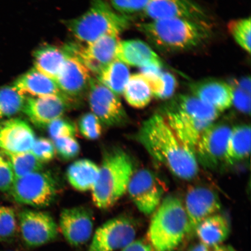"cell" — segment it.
Masks as SVG:
<instances>
[{"label":"cell","mask_w":251,"mask_h":251,"mask_svg":"<svg viewBox=\"0 0 251 251\" xmlns=\"http://www.w3.org/2000/svg\"><path fill=\"white\" fill-rule=\"evenodd\" d=\"M137 139L153 159L176 176L190 180L199 174L194 151L178 139L162 115L154 114L144 121Z\"/></svg>","instance_id":"1"},{"label":"cell","mask_w":251,"mask_h":251,"mask_svg":"<svg viewBox=\"0 0 251 251\" xmlns=\"http://www.w3.org/2000/svg\"><path fill=\"white\" fill-rule=\"evenodd\" d=\"M137 27L153 45L168 51L195 48L209 37L205 24L186 19L151 20Z\"/></svg>","instance_id":"2"},{"label":"cell","mask_w":251,"mask_h":251,"mask_svg":"<svg viewBox=\"0 0 251 251\" xmlns=\"http://www.w3.org/2000/svg\"><path fill=\"white\" fill-rule=\"evenodd\" d=\"M133 173L132 161L123 150L114 149L106 152L92 190L94 205L100 209L111 208L127 192Z\"/></svg>","instance_id":"3"},{"label":"cell","mask_w":251,"mask_h":251,"mask_svg":"<svg viewBox=\"0 0 251 251\" xmlns=\"http://www.w3.org/2000/svg\"><path fill=\"white\" fill-rule=\"evenodd\" d=\"M148 231L150 244L155 251H174L180 246L188 231V218L183 203L168 196L153 212Z\"/></svg>","instance_id":"4"},{"label":"cell","mask_w":251,"mask_h":251,"mask_svg":"<svg viewBox=\"0 0 251 251\" xmlns=\"http://www.w3.org/2000/svg\"><path fill=\"white\" fill-rule=\"evenodd\" d=\"M128 25L126 17L116 13L104 0H91L89 10L66 22L71 33L86 45L104 36L118 37Z\"/></svg>","instance_id":"5"},{"label":"cell","mask_w":251,"mask_h":251,"mask_svg":"<svg viewBox=\"0 0 251 251\" xmlns=\"http://www.w3.org/2000/svg\"><path fill=\"white\" fill-rule=\"evenodd\" d=\"M8 191L18 203L45 208L55 200L57 186L52 176L42 170L15 178Z\"/></svg>","instance_id":"6"},{"label":"cell","mask_w":251,"mask_h":251,"mask_svg":"<svg viewBox=\"0 0 251 251\" xmlns=\"http://www.w3.org/2000/svg\"><path fill=\"white\" fill-rule=\"evenodd\" d=\"M127 192L137 209L143 214L149 215L161 203L165 187L154 173L142 169L134 172Z\"/></svg>","instance_id":"7"},{"label":"cell","mask_w":251,"mask_h":251,"mask_svg":"<svg viewBox=\"0 0 251 251\" xmlns=\"http://www.w3.org/2000/svg\"><path fill=\"white\" fill-rule=\"evenodd\" d=\"M231 128L222 124H212L203 131L194 153L199 164L215 169L225 163L228 141Z\"/></svg>","instance_id":"8"},{"label":"cell","mask_w":251,"mask_h":251,"mask_svg":"<svg viewBox=\"0 0 251 251\" xmlns=\"http://www.w3.org/2000/svg\"><path fill=\"white\" fill-rule=\"evenodd\" d=\"M136 235V228L130 219L119 216L97 229L88 251L121 250L132 243Z\"/></svg>","instance_id":"9"},{"label":"cell","mask_w":251,"mask_h":251,"mask_svg":"<svg viewBox=\"0 0 251 251\" xmlns=\"http://www.w3.org/2000/svg\"><path fill=\"white\" fill-rule=\"evenodd\" d=\"M89 88L90 109L101 124L114 127L124 124L127 115L118 96L94 78Z\"/></svg>","instance_id":"10"},{"label":"cell","mask_w":251,"mask_h":251,"mask_svg":"<svg viewBox=\"0 0 251 251\" xmlns=\"http://www.w3.org/2000/svg\"><path fill=\"white\" fill-rule=\"evenodd\" d=\"M19 221L22 237L27 246H43L58 236L57 224L46 212L25 210L20 213Z\"/></svg>","instance_id":"11"},{"label":"cell","mask_w":251,"mask_h":251,"mask_svg":"<svg viewBox=\"0 0 251 251\" xmlns=\"http://www.w3.org/2000/svg\"><path fill=\"white\" fill-rule=\"evenodd\" d=\"M184 206L188 223L187 236L190 237L195 234L201 222L219 212L221 203L214 191L205 187L194 186L188 190Z\"/></svg>","instance_id":"12"},{"label":"cell","mask_w":251,"mask_h":251,"mask_svg":"<svg viewBox=\"0 0 251 251\" xmlns=\"http://www.w3.org/2000/svg\"><path fill=\"white\" fill-rule=\"evenodd\" d=\"M59 227L65 239L71 246H83L93 235L92 213L83 206L65 209L61 213Z\"/></svg>","instance_id":"13"},{"label":"cell","mask_w":251,"mask_h":251,"mask_svg":"<svg viewBox=\"0 0 251 251\" xmlns=\"http://www.w3.org/2000/svg\"><path fill=\"white\" fill-rule=\"evenodd\" d=\"M120 41L118 37L104 36L80 49L71 47L70 54L75 55L90 72L97 75L116 59V51Z\"/></svg>","instance_id":"14"},{"label":"cell","mask_w":251,"mask_h":251,"mask_svg":"<svg viewBox=\"0 0 251 251\" xmlns=\"http://www.w3.org/2000/svg\"><path fill=\"white\" fill-rule=\"evenodd\" d=\"M143 13L152 20L181 18L204 23L206 15L192 0H150Z\"/></svg>","instance_id":"15"},{"label":"cell","mask_w":251,"mask_h":251,"mask_svg":"<svg viewBox=\"0 0 251 251\" xmlns=\"http://www.w3.org/2000/svg\"><path fill=\"white\" fill-rule=\"evenodd\" d=\"M65 97L51 96L26 99L23 112L38 127L43 128L53 121L62 118L67 111Z\"/></svg>","instance_id":"16"},{"label":"cell","mask_w":251,"mask_h":251,"mask_svg":"<svg viewBox=\"0 0 251 251\" xmlns=\"http://www.w3.org/2000/svg\"><path fill=\"white\" fill-rule=\"evenodd\" d=\"M161 115L178 139L194 151L203 131L212 124L168 105L165 107Z\"/></svg>","instance_id":"17"},{"label":"cell","mask_w":251,"mask_h":251,"mask_svg":"<svg viewBox=\"0 0 251 251\" xmlns=\"http://www.w3.org/2000/svg\"><path fill=\"white\" fill-rule=\"evenodd\" d=\"M36 139L32 128L22 119L12 118L0 124V150L3 152L29 151Z\"/></svg>","instance_id":"18"},{"label":"cell","mask_w":251,"mask_h":251,"mask_svg":"<svg viewBox=\"0 0 251 251\" xmlns=\"http://www.w3.org/2000/svg\"><path fill=\"white\" fill-rule=\"evenodd\" d=\"M90 72L76 56L70 55L64 63L55 82L63 94L68 97L83 93L89 86Z\"/></svg>","instance_id":"19"},{"label":"cell","mask_w":251,"mask_h":251,"mask_svg":"<svg viewBox=\"0 0 251 251\" xmlns=\"http://www.w3.org/2000/svg\"><path fill=\"white\" fill-rule=\"evenodd\" d=\"M193 96L221 113L233 105L230 84L218 79H205L190 85Z\"/></svg>","instance_id":"20"},{"label":"cell","mask_w":251,"mask_h":251,"mask_svg":"<svg viewBox=\"0 0 251 251\" xmlns=\"http://www.w3.org/2000/svg\"><path fill=\"white\" fill-rule=\"evenodd\" d=\"M116 59L126 65L141 68H162L164 63L151 47L140 40L119 42L116 51Z\"/></svg>","instance_id":"21"},{"label":"cell","mask_w":251,"mask_h":251,"mask_svg":"<svg viewBox=\"0 0 251 251\" xmlns=\"http://www.w3.org/2000/svg\"><path fill=\"white\" fill-rule=\"evenodd\" d=\"M13 87L25 96L29 94L33 97L56 96L67 98L59 90L55 80L34 68L19 77Z\"/></svg>","instance_id":"22"},{"label":"cell","mask_w":251,"mask_h":251,"mask_svg":"<svg viewBox=\"0 0 251 251\" xmlns=\"http://www.w3.org/2000/svg\"><path fill=\"white\" fill-rule=\"evenodd\" d=\"M70 55L67 50L55 46L41 47L33 54L34 68L55 81L66 59Z\"/></svg>","instance_id":"23"},{"label":"cell","mask_w":251,"mask_h":251,"mask_svg":"<svg viewBox=\"0 0 251 251\" xmlns=\"http://www.w3.org/2000/svg\"><path fill=\"white\" fill-rule=\"evenodd\" d=\"M230 233V227L227 220L218 213L204 219L195 231L201 243L209 248L221 245L227 239Z\"/></svg>","instance_id":"24"},{"label":"cell","mask_w":251,"mask_h":251,"mask_svg":"<svg viewBox=\"0 0 251 251\" xmlns=\"http://www.w3.org/2000/svg\"><path fill=\"white\" fill-rule=\"evenodd\" d=\"M100 166L90 159L77 160L69 166L67 176L75 189L86 192L92 191L98 179Z\"/></svg>","instance_id":"25"},{"label":"cell","mask_w":251,"mask_h":251,"mask_svg":"<svg viewBox=\"0 0 251 251\" xmlns=\"http://www.w3.org/2000/svg\"><path fill=\"white\" fill-rule=\"evenodd\" d=\"M251 141L250 125H238L232 128L226 152L225 164L233 165L247 158L250 154Z\"/></svg>","instance_id":"26"},{"label":"cell","mask_w":251,"mask_h":251,"mask_svg":"<svg viewBox=\"0 0 251 251\" xmlns=\"http://www.w3.org/2000/svg\"><path fill=\"white\" fill-rule=\"evenodd\" d=\"M168 105L210 124H213L221 114L217 110L196 97L186 94H180L175 97Z\"/></svg>","instance_id":"27"},{"label":"cell","mask_w":251,"mask_h":251,"mask_svg":"<svg viewBox=\"0 0 251 251\" xmlns=\"http://www.w3.org/2000/svg\"><path fill=\"white\" fill-rule=\"evenodd\" d=\"M142 74L148 80L153 97L166 100L174 95L176 89V78L169 72H162L161 68L147 67L141 68Z\"/></svg>","instance_id":"28"},{"label":"cell","mask_w":251,"mask_h":251,"mask_svg":"<svg viewBox=\"0 0 251 251\" xmlns=\"http://www.w3.org/2000/svg\"><path fill=\"white\" fill-rule=\"evenodd\" d=\"M123 94L128 104L137 109L145 108L153 97L149 81L141 73L130 75Z\"/></svg>","instance_id":"29"},{"label":"cell","mask_w":251,"mask_h":251,"mask_svg":"<svg viewBox=\"0 0 251 251\" xmlns=\"http://www.w3.org/2000/svg\"><path fill=\"white\" fill-rule=\"evenodd\" d=\"M130 76L128 66L115 59L98 75V80L118 96L123 94Z\"/></svg>","instance_id":"30"},{"label":"cell","mask_w":251,"mask_h":251,"mask_svg":"<svg viewBox=\"0 0 251 251\" xmlns=\"http://www.w3.org/2000/svg\"><path fill=\"white\" fill-rule=\"evenodd\" d=\"M3 152L10 163L15 178L23 177L31 173L42 170L43 164L30 151L19 153Z\"/></svg>","instance_id":"31"},{"label":"cell","mask_w":251,"mask_h":251,"mask_svg":"<svg viewBox=\"0 0 251 251\" xmlns=\"http://www.w3.org/2000/svg\"><path fill=\"white\" fill-rule=\"evenodd\" d=\"M26 97L22 95L13 86L0 89V119L11 117L23 111Z\"/></svg>","instance_id":"32"},{"label":"cell","mask_w":251,"mask_h":251,"mask_svg":"<svg viewBox=\"0 0 251 251\" xmlns=\"http://www.w3.org/2000/svg\"><path fill=\"white\" fill-rule=\"evenodd\" d=\"M251 18L233 20L228 24V30L234 40L245 51L251 52Z\"/></svg>","instance_id":"33"},{"label":"cell","mask_w":251,"mask_h":251,"mask_svg":"<svg viewBox=\"0 0 251 251\" xmlns=\"http://www.w3.org/2000/svg\"><path fill=\"white\" fill-rule=\"evenodd\" d=\"M78 128L82 136L87 140H97L101 136L102 124L92 112L81 116L78 121Z\"/></svg>","instance_id":"34"},{"label":"cell","mask_w":251,"mask_h":251,"mask_svg":"<svg viewBox=\"0 0 251 251\" xmlns=\"http://www.w3.org/2000/svg\"><path fill=\"white\" fill-rule=\"evenodd\" d=\"M17 224L13 210L9 207L0 206V241H7L14 236Z\"/></svg>","instance_id":"35"},{"label":"cell","mask_w":251,"mask_h":251,"mask_svg":"<svg viewBox=\"0 0 251 251\" xmlns=\"http://www.w3.org/2000/svg\"><path fill=\"white\" fill-rule=\"evenodd\" d=\"M52 141L55 152L63 159H72L79 153L80 145L75 137H61Z\"/></svg>","instance_id":"36"},{"label":"cell","mask_w":251,"mask_h":251,"mask_svg":"<svg viewBox=\"0 0 251 251\" xmlns=\"http://www.w3.org/2000/svg\"><path fill=\"white\" fill-rule=\"evenodd\" d=\"M30 151L43 164L52 161L56 153L53 141L44 137L36 139Z\"/></svg>","instance_id":"37"},{"label":"cell","mask_w":251,"mask_h":251,"mask_svg":"<svg viewBox=\"0 0 251 251\" xmlns=\"http://www.w3.org/2000/svg\"><path fill=\"white\" fill-rule=\"evenodd\" d=\"M47 129L52 140L61 137H75L76 133L74 124L62 118L56 119L51 122L47 126Z\"/></svg>","instance_id":"38"},{"label":"cell","mask_w":251,"mask_h":251,"mask_svg":"<svg viewBox=\"0 0 251 251\" xmlns=\"http://www.w3.org/2000/svg\"><path fill=\"white\" fill-rule=\"evenodd\" d=\"M15 179V175L7 157L0 150V191L10 190Z\"/></svg>","instance_id":"39"},{"label":"cell","mask_w":251,"mask_h":251,"mask_svg":"<svg viewBox=\"0 0 251 251\" xmlns=\"http://www.w3.org/2000/svg\"><path fill=\"white\" fill-rule=\"evenodd\" d=\"M233 89V105L241 112L250 114L251 94L245 92L233 83L230 84Z\"/></svg>","instance_id":"40"},{"label":"cell","mask_w":251,"mask_h":251,"mask_svg":"<svg viewBox=\"0 0 251 251\" xmlns=\"http://www.w3.org/2000/svg\"><path fill=\"white\" fill-rule=\"evenodd\" d=\"M120 251H155L150 243L143 240H134Z\"/></svg>","instance_id":"41"},{"label":"cell","mask_w":251,"mask_h":251,"mask_svg":"<svg viewBox=\"0 0 251 251\" xmlns=\"http://www.w3.org/2000/svg\"><path fill=\"white\" fill-rule=\"evenodd\" d=\"M130 5L132 13L137 12H143L147 7L150 0H127Z\"/></svg>","instance_id":"42"},{"label":"cell","mask_w":251,"mask_h":251,"mask_svg":"<svg viewBox=\"0 0 251 251\" xmlns=\"http://www.w3.org/2000/svg\"><path fill=\"white\" fill-rule=\"evenodd\" d=\"M234 83L240 89L248 93L251 94V79L250 77L243 78L240 80L235 81Z\"/></svg>","instance_id":"43"},{"label":"cell","mask_w":251,"mask_h":251,"mask_svg":"<svg viewBox=\"0 0 251 251\" xmlns=\"http://www.w3.org/2000/svg\"><path fill=\"white\" fill-rule=\"evenodd\" d=\"M190 251H210L209 247L201 243L194 246Z\"/></svg>","instance_id":"44"},{"label":"cell","mask_w":251,"mask_h":251,"mask_svg":"<svg viewBox=\"0 0 251 251\" xmlns=\"http://www.w3.org/2000/svg\"><path fill=\"white\" fill-rule=\"evenodd\" d=\"M226 251H237L235 250L233 247L230 246H226Z\"/></svg>","instance_id":"45"},{"label":"cell","mask_w":251,"mask_h":251,"mask_svg":"<svg viewBox=\"0 0 251 251\" xmlns=\"http://www.w3.org/2000/svg\"><path fill=\"white\" fill-rule=\"evenodd\" d=\"M0 251H1V250H0Z\"/></svg>","instance_id":"46"}]
</instances>
